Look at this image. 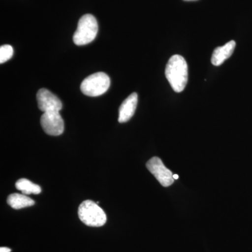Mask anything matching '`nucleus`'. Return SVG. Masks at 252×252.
<instances>
[{
	"label": "nucleus",
	"instance_id": "7ed1b4c3",
	"mask_svg": "<svg viewBox=\"0 0 252 252\" xmlns=\"http://www.w3.org/2000/svg\"><path fill=\"white\" fill-rule=\"evenodd\" d=\"M78 215L81 221L88 226H102L107 221L103 210L92 200H85L79 205Z\"/></svg>",
	"mask_w": 252,
	"mask_h": 252
},
{
	"label": "nucleus",
	"instance_id": "39448f33",
	"mask_svg": "<svg viewBox=\"0 0 252 252\" xmlns=\"http://www.w3.org/2000/svg\"><path fill=\"white\" fill-rule=\"evenodd\" d=\"M147 167L162 187H170L174 183L175 179L172 172L164 165L161 159L158 157L151 158L147 162Z\"/></svg>",
	"mask_w": 252,
	"mask_h": 252
},
{
	"label": "nucleus",
	"instance_id": "6e6552de",
	"mask_svg": "<svg viewBox=\"0 0 252 252\" xmlns=\"http://www.w3.org/2000/svg\"><path fill=\"white\" fill-rule=\"evenodd\" d=\"M138 102V95L136 93L130 94L123 102L119 113V122L126 123L133 117Z\"/></svg>",
	"mask_w": 252,
	"mask_h": 252
},
{
	"label": "nucleus",
	"instance_id": "1a4fd4ad",
	"mask_svg": "<svg viewBox=\"0 0 252 252\" xmlns=\"http://www.w3.org/2000/svg\"><path fill=\"white\" fill-rule=\"evenodd\" d=\"M236 46L235 41L231 40L226 43L224 46L217 47L214 51L212 57V63L215 66H220L224 63L225 60L232 56Z\"/></svg>",
	"mask_w": 252,
	"mask_h": 252
},
{
	"label": "nucleus",
	"instance_id": "4468645a",
	"mask_svg": "<svg viewBox=\"0 0 252 252\" xmlns=\"http://www.w3.org/2000/svg\"><path fill=\"white\" fill-rule=\"evenodd\" d=\"M173 178L175 179V180H178L179 176L177 175H173Z\"/></svg>",
	"mask_w": 252,
	"mask_h": 252
},
{
	"label": "nucleus",
	"instance_id": "9d476101",
	"mask_svg": "<svg viewBox=\"0 0 252 252\" xmlns=\"http://www.w3.org/2000/svg\"><path fill=\"white\" fill-rule=\"evenodd\" d=\"M7 203L15 210H20L24 207H31L34 205V201L25 194L13 193L9 195Z\"/></svg>",
	"mask_w": 252,
	"mask_h": 252
},
{
	"label": "nucleus",
	"instance_id": "2eb2a0df",
	"mask_svg": "<svg viewBox=\"0 0 252 252\" xmlns=\"http://www.w3.org/2000/svg\"><path fill=\"white\" fill-rule=\"evenodd\" d=\"M185 1H197V0H185Z\"/></svg>",
	"mask_w": 252,
	"mask_h": 252
},
{
	"label": "nucleus",
	"instance_id": "20e7f679",
	"mask_svg": "<svg viewBox=\"0 0 252 252\" xmlns=\"http://www.w3.org/2000/svg\"><path fill=\"white\" fill-rule=\"evenodd\" d=\"M110 78L104 72H99L86 77L81 84V91L90 97H97L105 94L110 86Z\"/></svg>",
	"mask_w": 252,
	"mask_h": 252
},
{
	"label": "nucleus",
	"instance_id": "ddd939ff",
	"mask_svg": "<svg viewBox=\"0 0 252 252\" xmlns=\"http://www.w3.org/2000/svg\"><path fill=\"white\" fill-rule=\"evenodd\" d=\"M11 249L8 248H0V252H11Z\"/></svg>",
	"mask_w": 252,
	"mask_h": 252
},
{
	"label": "nucleus",
	"instance_id": "f257e3e1",
	"mask_svg": "<svg viewBox=\"0 0 252 252\" xmlns=\"http://www.w3.org/2000/svg\"><path fill=\"white\" fill-rule=\"evenodd\" d=\"M165 76L174 91L180 93L185 90L188 82V64L185 58L174 55L167 63Z\"/></svg>",
	"mask_w": 252,
	"mask_h": 252
},
{
	"label": "nucleus",
	"instance_id": "9b49d317",
	"mask_svg": "<svg viewBox=\"0 0 252 252\" xmlns=\"http://www.w3.org/2000/svg\"><path fill=\"white\" fill-rule=\"evenodd\" d=\"M16 188L25 195L31 194H39L41 192V187L39 185L32 183L27 179H20L16 183Z\"/></svg>",
	"mask_w": 252,
	"mask_h": 252
},
{
	"label": "nucleus",
	"instance_id": "f8f14e48",
	"mask_svg": "<svg viewBox=\"0 0 252 252\" xmlns=\"http://www.w3.org/2000/svg\"><path fill=\"white\" fill-rule=\"evenodd\" d=\"M14 55V49L12 46L6 44V45L1 46L0 47V63L2 64L9 61L12 58Z\"/></svg>",
	"mask_w": 252,
	"mask_h": 252
},
{
	"label": "nucleus",
	"instance_id": "423d86ee",
	"mask_svg": "<svg viewBox=\"0 0 252 252\" xmlns=\"http://www.w3.org/2000/svg\"><path fill=\"white\" fill-rule=\"evenodd\" d=\"M40 123L43 130L48 135L59 136L64 131V121L60 112L43 113Z\"/></svg>",
	"mask_w": 252,
	"mask_h": 252
},
{
	"label": "nucleus",
	"instance_id": "0eeeda50",
	"mask_svg": "<svg viewBox=\"0 0 252 252\" xmlns=\"http://www.w3.org/2000/svg\"><path fill=\"white\" fill-rule=\"evenodd\" d=\"M38 107L41 112H60L62 109L63 104L61 99L46 89H41L36 94Z\"/></svg>",
	"mask_w": 252,
	"mask_h": 252
},
{
	"label": "nucleus",
	"instance_id": "f03ea898",
	"mask_svg": "<svg viewBox=\"0 0 252 252\" xmlns=\"http://www.w3.org/2000/svg\"><path fill=\"white\" fill-rule=\"evenodd\" d=\"M98 32L97 20L93 15H84L79 19L77 29L73 36V41L77 46L86 45L95 39Z\"/></svg>",
	"mask_w": 252,
	"mask_h": 252
}]
</instances>
